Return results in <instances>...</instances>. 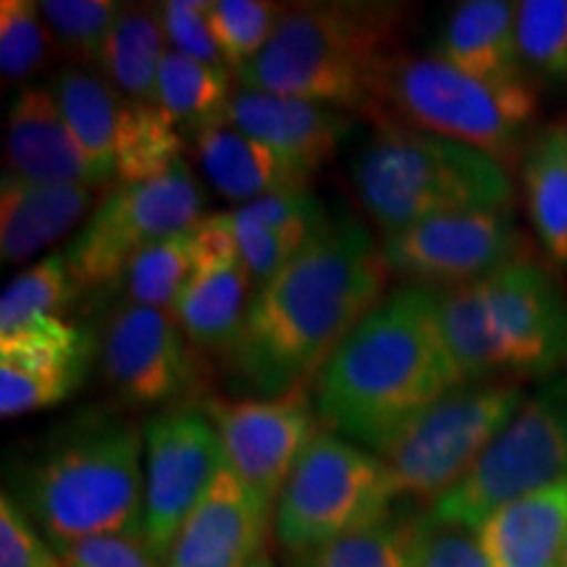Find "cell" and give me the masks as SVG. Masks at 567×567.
<instances>
[{
    "label": "cell",
    "instance_id": "6da1fadb",
    "mask_svg": "<svg viewBox=\"0 0 567 567\" xmlns=\"http://www.w3.org/2000/svg\"><path fill=\"white\" fill-rule=\"evenodd\" d=\"M386 264L373 234L354 218L329 231L255 289L237 344L234 381L252 396L313 384L326 360L386 297Z\"/></svg>",
    "mask_w": 567,
    "mask_h": 567
},
{
    "label": "cell",
    "instance_id": "7a4b0ae2",
    "mask_svg": "<svg viewBox=\"0 0 567 567\" xmlns=\"http://www.w3.org/2000/svg\"><path fill=\"white\" fill-rule=\"evenodd\" d=\"M446 344L439 289H394L350 331L313 379L329 431L379 452L402 425L463 386Z\"/></svg>",
    "mask_w": 567,
    "mask_h": 567
},
{
    "label": "cell",
    "instance_id": "3957f363",
    "mask_svg": "<svg viewBox=\"0 0 567 567\" xmlns=\"http://www.w3.org/2000/svg\"><path fill=\"white\" fill-rule=\"evenodd\" d=\"M142 429L122 410L90 405L48 431L9 496L61 555L84 538H142Z\"/></svg>",
    "mask_w": 567,
    "mask_h": 567
},
{
    "label": "cell",
    "instance_id": "277c9868",
    "mask_svg": "<svg viewBox=\"0 0 567 567\" xmlns=\"http://www.w3.org/2000/svg\"><path fill=\"white\" fill-rule=\"evenodd\" d=\"M405 3L321 0L284 6L268 45L239 69L237 87L276 92L375 118L386 69L402 53Z\"/></svg>",
    "mask_w": 567,
    "mask_h": 567
},
{
    "label": "cell",
    "instance_id": "5b68a950",
    "mask_svg": "<svg viewBox=\"0 0 567 567\" xmlns=\"http://www.w3.org/2000/svg\"><path fill=\"white\" fill-rule=\"evenodd\" d=\"M446 344L465 384L547 381L567 368V295L549 268L517 260L439 289Z\"/></svg>",
    "mask_w": 567,
    "mask_h": 567
},
{
    "label": "cell",
    "instance_id": "8992f818",
    "mask_svg": "<svg viewBox=\"0 0 567 567\" xmlns=\"http://www.w3.org/2000/svg\"><path fill=\"white\" fill-rule=\"evenodd\" d=\"M360 203L381 231L471 210H513L507 166L463 142L379 124L352 163Z\"/></svg>",
    "mask_w": 567,
    "mask_h": 567
},
{
    "label": "cell",
    "instance_id": "52a82bcc",
    "mask_svg": "<svg viewBox=\"0 0 567 567\" xmlns=\"http://www.w3.org/2000/svg\"><path fill=\"white\" fill-rule=\"evenodd\" d=\"M536 113L538 97L530 82H486L436 53H402L381 80L373 122L463 142L507 166L526 153Z\"/></svg>",
    "mask_w": 567,
    "mask_h": 567
},
{
    "label": "cell",
    "instance_id": "ba28073f",
    "mask_svg": "<svg viewBox=\"0 0 567 567\" xmlns=\"http://www.w3.org/2000/svg\"><path fill=\"white\" fill-rule=\"evenodd\" d=\"M396 494L384 460L323 429L305 450L274 507V536L297 555L392 517Z\"/></svg>",
    "mask_w": 567,
    "mask_h": 567
},
{
    "label": "cell",
    "instance_id": "9c48e42d",
    "mask_svg": "<svg viewBox=\"0 0 567 567\" xmlns=\"http://www.w3.org/2000/svg\"><path fill=\"white\" fill-rule=\"evenodd\" d=\"M567 481V371L542 381L471 473L429 509L439 520L478 530L496 509Z\"/></svg>",
    "mask_w": 567,
    "mask_h": 567
},
{
    "label": "cell",
    "instance_id": "30bf717a",
    "mask_svg": "<svg viewBox=\"0 0 567 567\" xmlns=\"http://www.w3.org/2000/svg\"><path fill=\"white\" fill-rule=\"evenodd\" d=\"M520 381L463 384L402 425L375 455L392 473L396 494L436 499L455 488L486 446L526 402Z\"/></svg>",
    "mask_w": 567,
    "mask_h": 567
},
{
    "label": "cell",
    "instance_id": "8fae6325",
    "mask_svg": "<svg viewBox=\"0 0 567 567\" xmlns=\"http://www.w3.org/2000/svg\"><path fill=\"white\" fill-rule=\"evenodd\" d=\"M203 210L205 193L184 158L155 179L116 184L66 247L74 284L82 295L113 287L142 250L193 231Z\"/></svg>",
    "mask_w": 567,
    "mask_h": 567
},
{
    "label": "cell",
    "instance_id": "7c38bea8",
    "mask_svg": "<svg viewBox=\"0 0 567 567\" xmlns=\"http://www.w3.org/2000/svg\"><path fill=\"white\" fill-rule=\"evenodd\" d=\"M142 542L161 565L182 523L226 467V452L210 417L200 408L189 405L151 415L142 423Z\"/></svg>",
    "mask_w": 567,
    "mask_h": 567
},
{
    "label": "cell",
    "instance_id": "4fadbf2b",
    "mask_svg": "<svg viewBox=\"0 0 567 567\" xmlns=\"http://www.w3.org/2000/svg\"><path fill=\"white\" fill-rule=\"evenodd\" d=\"M386 271L415 287L455 289L517 260H530L513 210H471L381 234Z\"/></svg>",
    "mask_w": 567,
    "mask_h": 567
},
{
    "label": "cell",
    "instance_id": "5bb4252c",
    "mask_svg": "<svg viewBox=\"0 0 567 567\" xmlns=\"http://www.w3.org/2000/svg\"><path fill=\"white\" fill-rule=\"evenodd\" d=\"M197 408L216 425L229 471L271 509L305 450L323 431L308 386L279 396H208Z\"/></svg>",
    "mask_w": 567,
    "mask_h": 567
},
{
    "label": "cell",
    "instance_id": "9a60e30c",
    "mask_svg": "<svg viewBox=\"0 0 567 567\" xmlns=\"http://www.w3.org/2000/svg\"><path fill=\"white\" fill-rule=\"evenodd\" d=\"M176 310L122 302L103 329L101 368L132 408H182L197 392V358Z\"/></svg>",
    "mask_w": 567,
    "mask_h": 567
},
{
    "label": "cell",
    "instance_id": "2e32d148",
    "mask_svg": "<svg viewBox=\"0 0 567 567\" xmlns=\"http://www.w3.org/2000/svg\"><path fill=\"white\" fill-rule=\"evenodd\" d=\"M95 342L66 318H42L0 337V415L19 417L66 402L87 379Z\"/></svg>",
    "mask_w": 567,
    "mask_h": 567
},
{
    "label": "cell",
    "instance_id": "e0dca14e",
    "mask_svg": "<svg viewBox=\"0 0 567 567\" xmlns=\"http://www.w3.org/2000/svg\"><path fill=\"white\" fill-rule=\"evenodd\" d=\"M271 528L274 509L226 465L182 523L161 567H250L266 557Z\"/></svg>",
    "mask_w": 567,
    "mask_h": 567
},
{
    "label": "cell",
    "instance_id": "ac0fdd59",
    "mask_svg": "<svg viewBox=\"0 0 567 567\" xmlns=\"http://www.w3.org/2000/svg\"><path fill=\"white\" fill-rule=\"evenodd\" d=\"M226 124L264 142L305 176H313L318 168L334 161L339 145L352 130L350 113L247 87L234 90Z\"/></svg>",
    "mask_w": 567,
    "mask_h": 567
},
{
    "label": "cell",
    "instance_id": "d6986e66",
    "mask_svg": "<svg viewBox=\"0 0 567 567\" xmlns=\"http://www.w3.org/2000/svg\"><path fill=\"white\" fill-rule=\"evenodd\" d=\"M6 161L9 174L30 182L84 184L92 189L113 182L76 145L48 87H24L13 101L6 130Z\"/></svg>",
    "mask_w": 567,
    "mask_h": 567
},
{
    "label": "cell",
    "instance_id": "ffe728a7",
    "mask_svg": "<svg viewBox=\"0 0 567 567\" xmlns=\"http://www.w3.org/2000/svg\"><path fill=\"white\" fill-rule=\"evenodd\" d=\"M95 189L84 184H42L3 174L0 182V258L19 266L82 224Z\"/></svg>",
    "mask_w": 567,
    "mask_h": 567
},
{
    "label": "cell",
    "instance_id": "44dd1931",
    "mask_svg": "<svg viewBox=\"0 0 567 567\" xmlns=\"http://www.w3.org/2000/svg\"><path fill=\"white\" fill-rule=\"evenodd\" d=\"M476 534L488 567H567V481L499 507Z\"/></svg>",
    "mask_w": 567,
    "mask_h": 567
},
{
    "label": "cell",
    "instance_id": "7402d4cb",
    "mask_svg": "<svg viewBox=\"0 0 567 567\" xmlns=\"http://www.w3.org/2000/svg\"><path fill=\"white\" fill-rule=\"evenodd\" d=\"M517 3L465 0L452 9L436 42V55L478 80L530 82L517 51Z\"/></svg>",
    "mask_w": 567,
    "mask_h": 567
},
{
    "label": "cell",
    "instance_id": "603a6c76",
    "mask_svg": "<svg viewBox=\"0 0 567 567\" xmlns=\"http://www.w3.org/2000/svg\"><path fill=\"white\" fill-rule=\"evenodd\" d=\"M195 151L210 187L226 200L237 203V208L284 189L308 187L310 182V176L297 172L271 147L247 137L231 124L197 134Z\"/></svg>",
    "mask_w": 567,
    "mask_h": 567
},
{
    "label": "cell",
    "instance_id": "cb8c5ba5",
    "mask_svg": "<svg viewBox=\"0 0 567 567\" xmlns=\"http://www.w3.org/2000/svg\"><path fill=\"white\" fill-rule=\"evenodd\" d=\"M252 295L255 287L243 260L195 274L176 305L184 334L197 350L229 354L243 334Z\"/></svg>",
    "mask_w": 567,
    "mask_h": 567
},
{
    "label": "cell",
    "instance_id": "d4e9b609",
    "mask_svg": "<svg viewBox=\"0 0 567 567\" xmlns=\"http://www.w3.org/2000/svg\"><path fill=\"white\" fill-rule=\"evenodd\" d=\"M520 161L530 226L544 252L567 266V122L536 132Z\"/></svg>",
    "mask_w": 567,
    "mask_h": 567
},
{
    "label": "cell",
    "instance_id": "484cf974",
    "mask_svg": "<svg viewBox=\"0 0 567 567\" xmlns=\"http://www.w3.org/2000/svg\"><path fill=\"white\" fill-rule=\"evenodd\" d=\"M48 90L53 92L76 145L97 168H103L116 182L113 151H116V130L124 105L122 92L113 87L105 74L80 66H63L55 71Z\"/></svg>",
    "mask_w": 567,
    "mask_h": 567
},
{
    "label": "cell",
    "instance_id": "4316f807",
    "mask_svg": "<svg viewBox=\"0 0 567 567\" xmlns=\"http://www.w3.org/2000/svg\"><path fill=\"white\" fill-rule=\"evenodd\" d=\"M168 51L158 6H122L101 71L126 101L158 103V76Z\"/></svg>",
    "mask_w": 567,
    "mask_h": 567
},
{
    "label": "cell",
    "instance_id": "83f0119b",
    "mask_svg": "<svg viewBox=\"0 0 567 567\" xmlns=\"http://www.w3.org/2000/svg\"><path fill=\"white\" fill-rule=\"evenodd\" d=\"M234 71L195 61L168 51L158 76V105L182 134H197L221 126L234 101Z\"/></svg>",
    "mask_w": 567,
    "mask_h": 567
},
{
    "label": "cell",
    "instance_id": "f1b7e54d",
    "mask_svg": "<svg viewBox=\"0 0 567 567\" xmlns=\"http://www.w3.org/2000/svg\"><path fill=\"white\" fill-rule=\"evenodd\" d=\"M182 145L179 126L158 103H134L124 97L113 151L116 184H137L166 174L182 161Z\"/></svg>",
    "mask_w": 567,
    "mask_h": 567
},
{
    "label": "cell",
    "instance_id": "f546056e",
    "mask_svg": "<svg viewBox=\"0 0 567 567\" xmlns=\"http://www.w3.org/2000/svg\"><path fill=\"white\" fill-rule=\"evenodd\" d=\"M195 274V243L193 231H187L142 250L113 281V289L124 295V302L176 310Z\"/></svg>",
    "mask_w": 567,
    "mask_h": 567
},
{
    "label": "cell",
    "instance_id": "4dcf8cb0",
    "mask_svg": "<svg viewBox=\"0 0 567 567\" xmlns=\"http://www.w3.org/2000/svg\"><path fill=\"white\" fill-rule=\"evenodd\" d=\"M80 295V287L69 271L66 250L42 255L0 297V337H9L42 318H63V310Z\"/></svg>",
    "mask_w": 567,
    "mask_h": 567
},
{
    "label": "cell",
    "instance_id": "1f68e13d",
    "mask_svg": "<svg viewBox=\"0 0 567 567\" xmlns=\"http://www.w3.org/2000/svg\"><path fill=\"white\" fill-rule=\"evenodd\" d=\"M51 42L80 69H103V55L116 24L122 3L113 0H42Z\"/></svg>",
    "mask_w": 567,
    "mask_h": 567
},
{
    "label": "cell",
    "instance_id": "d6a6232c",
    "mask_svg": "<svg viewBox=\"0 0 567 567\" xmlns=\"http://www.w3.org/2000/svg\"><path fill=\"white\" fill-rule=\"evenodd\" d=\"M410 517H386L323 547L287 555V567H408Z\"/></svg>",
    "mask_w": 567,
    "mask_h": 567
},
{
    "label": "cell",
    "instance_id": "836d02e7",
    "mask_svg": "<svg viewBox=\"0 0 567 567\" xmlns=\"http://www.w3.org/2000/svg\"><path fill=\"white\" fill-rule=\"evenodd\" d=\"M515 32L528 80L567 82V0L517 3Z\"/></svg>",
    "mask_w": 567,
    "mask_h": 567
},
{
    "label": "cell",
    "instance_id": "e575fe53",
    "mask_svg": "<svg viewBox=\"0 0 567 567\" xmlns=\"http://www.w3.org/2000/svg\"><path fill=\"white\" fill-rule=\"evenodd\" d=\"M281 13L284 6L271 0H213L208 11L210 32L234 74L268 45Z\"/></svg>",
    "mask_w": 567,
    "mask_h": 567
},
{
    "label": "cell",
    "instance_id": "d590c367",
    "mask_svg": "<svg viewBox=\"0 0 567 567\" xmlns=\"http://www.w3.org/2000/svg\"><path fill=\"white\" fill-rule=\"evenodd\" d=\"M48 34L40 3L3 0L0 3V71L9 82H27L48 59Z\"/></svg>",
    "mask_w": 567,
    "mask_h": 567
},
{
    "label": "cell",
    "instance_id": "8d00e7d4",
    "mask_svg": "<svg viewBox=\"0 0 567 567\" xmlns=\"http://www.w3.org/2000/svg\"><path fill=\"white\" fill-rule=\"evenodd\" d=\"M234 213L239 218H247V221L268 226V229L295 239L302 247L316 243L321 234L329 231L331 221H334L308 187L266 195L260 200L239 205V208H234Z\"/></svg>",
    "mask_w": 567,
    "mask_h": 567
},
{
    "label": "cell",
    "instance_id": "74e56055",
    "mask_svg": "<svg viewBox=\"0 0 567 567\" xmlns=\"http://www.w3.org/2000/svg\"><path fill=\"white\" fill-rule=\"evenodd\" d=\"M408 567H488L478 534L425 509L410 523Z\"/></svg>",
    "mask_w": 567,
    "mask_h": 567
},
{
    "label": "cell",
    "instance_id": "f35d334b",
    "mask_svg": "<svg viewBox=\"0 0 567 567\" xmlns=\"http://www.w3.org/2000/svg\"><path fill=\"white\" fill-rule=\"evenodd\" d=\"M208 11V0H168L158 6L163 32H166L168 48L174 53L189 55V59L210 63V66L229 69L213 40Z\"/></svg>",
    "mask_w": 567,
    "mask_h": 567
},
{
    "label": "cell",
    "instance_id": "ab89813d",
    "mask_svg": "<svg viewBox=\"0 0 567 567\" xmlns=\"http://www.w3.org/2000/svg\"><path fill=\"white\" fill-rule=\"evenodd\" d=\"M234 237H237L239 260H243L247 276H250L252 287L260 289L264 284L274 279L289 260L297 258L305 247L297 245L295 239L284 237V234L268 229L247 218H239L237 213L229 210Z\"/></svg>",
    "mask_w": 567,
    "mask_h": 567
},
{
    "label": "cell",
    "instance_id": "60d3db41",
    "mask_svg": "<svg viewBox=\"0 0 567 567\" xmlns=\"http://www.w3.org/2000/svg\"><path fill=\"white\" fill-rule=\"evenodd\" d=\"M0 567H66L9 494L0 496Z\"/></svg>",
    "mask_w": 567,
    "mask_h": 567
},
{
    "label": "cell",
    "instance_id": "b9f144b4",
    "mask_svg": "<svg viewBox=\"0 0 567 567\" xmlns=\"http://www.w3.org/2000/svg\"><path fill=\"white\" fill-rule=\"evenodd\" d=\"M66 567H161L145 542L134 536L84 538L61 551Z\"/></svg>",
    "mask_w": 567,
    "mask_h": 567
},
{
    "label": "cell",
    "instance_id": "7bdbcfd3",
    "mask_svg": "<svg viewBox=\"0 0 567 567\" xmlns=\"http://www.w3.org/2000/svg\"><path fill=\"white\" fill-rule=\"evenodd\" d=\"M250 567H276V565H274V563H271V559H268V557H260V559H258V563H252Z\"/></svg>",
    "mask_w": 567,
    "mask_h": 567
}]
</instances>
